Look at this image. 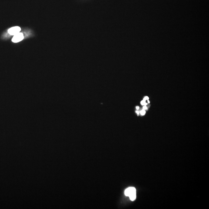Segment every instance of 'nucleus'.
Wrapping results in <instances>:
<instances>
[{
	"label": "nucleus",
	"mask_w": 209,
	"mask_h": 209,
	"mask_svg": "<svg viewBox=\"0 0 209 209\" xmlns=\"http://www.w3.org/2000/svg\"><path fill=\"white\" fill-rule=\"evenodd\" d=\"M125 195L126 196H129L131 201H134L136 197V189L134 187L127 188L125 190Z\"/></svg>",
	"instance_id": "obj_1"
},
{
	"label": "nucleus",
	"mask_w": 209,
	"mask_h": 209,
	"mask_svg": "<svg viewBox=\"0 0 209 209\" xmlns=\"http://www.w3.org/2000/svg\"><path fill=\"white\" fill-rule=\"evenodd\" d=\"M24 39V35L22 33H18L14 35L12 41L14 43H17L21 41Z\"/></svg>",
	"instance_id": "obj_2"
},
{
	"label": "nucleus",
	"mask_w": 209,
	"mask_h": 209,
	"mask_svg": "<svg viewBox=\"0 0 209 209\" xmlns=\"http://www.w3.org/2000/svg\"><path fill=\"white\" fill-rule=\"evenodd\" d=\"M21 29L19 26H15L9 29L8 33L11 35H15L20 32Z\"/></svg>",
	"instance_id": "obj_3"
},
{
	"label": "nucleus",
	"mask_w": 209,
	"mask_h": 209,
	"mask_svg": "<svg viewBox=\"0 0 209 209\" xmlns=\"http://www.w3.org/2000/svg\"><path fill=\"white\" fill-rule=\"evenodd\" d=\"M145 113H146V112H145V110H143L140 112V114L142 116L145 115Z\"/></svg>",
	"instance_id": "obj_4"
},
{
	"label": "nucleus",
	"mask_w": 209,
	"mask_h": 209,
	"mask_svg": "<svg viewBox=\"0 0 209 209\" xmlns=\"http://www.w3.org/2000/svg\"><path fill=\"white\" fill-rule=\"evenodd\" d=\"M146 101L144 100H142L141 102V104L143 105H145V104H146Z\"/></svg>",
	"instance_id": "obj_5"
},
{
	"label": "nucleus",
	"mask_w": 209,
	"mask_h": 209,
	"mask_svg": "<svg viewBox=\"0 0 209 209\" xmlns=\"http://www.w3.org/2000/svg\"><path fill=\"white\" fill-rule=\"evenodd\" d=\"M149 98L148 97V96H146V97H145L144 98V99H143V100H145V101H146V100H148L149 99Z\"/></svg>",
	"instance_id": "obj_6"
},
{
	"label": "nucleus",
	"mask_w": 209,
	"mask_h": 209,
	"mask_svg": "<svg viewBox=\"0 0 209 209\" xmlns=\"http://www.w3.org/2000/svg\"><path fill=\"white\" fill-rule=\"evenodd\" d=\"M143 109L144 110H146L147 109V106H143Z\"/></svg>",
	"instance_id": "obj_7"
},
{
	"label": "nucleus",
	"mask_w": 209,
	"mask_h": 209,
	"mask_svg": "<svg viewBox=\"0 0 209 209\" xmlns=\"http://www.w3.org/2000/svg\"><path fill=\"white\" fill-rule=\"evenodd\" d=\"M136 113L137 114H138V115L139 114V112L138 111H136Z\"/></svg>",
	"instance_id": "obj_8"
},
{
	"label": "nucleus",
	"mask_w": 209,
	"mask_h": 209,
	"mask_svg": "<svg viewBox=\"0 0 209 209\" xmlns=\"http://www.w3.org/2000/svg\"><path fill=\"white\" fill-rule=\"evenodd\" d=\"M136 109H137V110H139V106H136Z\"/></svg>",
	"instance_id": "obj_9"
},
{
	"label": "nucleus",
	"mask_w": 209,
	"mask_h": 209,
	"mask_svg": "<svg viewBox=\"0 0 209 209\" xmlns=\"http://www.w3.org/2000/svg\"><path fill=\"white\" fill-rule=\"evenodd\" d=\"M148 103H150V101H149V100H148Z\"/></svg>",
	"instance_id": "obj_10"
}]
</instances>
